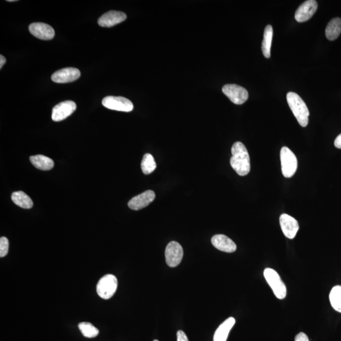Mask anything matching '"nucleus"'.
Masks as SVG:
<instances>
[{
    "label": "nucleus",
    "mask_w": 341,
    "mask_h": 341,
    "mask_svg": "<svg viewBox=\"0 0 341 341\" xmlns=\"http://www.w3.org/2000/svg\"><path fill=\"white\" fill-rule=\"evenodd\" d=\"M232 157L230 159L231 166L238 175H247L250 171V159L247 148L240 142H237L232 148Z\"/></svg>",
    "instance_id": "f257e3e1"
},
{
    "label": "nucleus",
    "mask_w": 341,
    "mask_h": 341,
    "mask_svg": "<svg viewBox=\"0 0 341 341\" xmlns=\"http://www.w3.org/2000/svg\"><path fill=\"white\" fill-rule=\"evenodd\" d=\"M287 101L299 124L302 127L309 124L310 112L305 101L298 94L289 92L287 94Z\"/></svg>",
    "instance_id": "f03ea898"
},
{
    "label": "nucleus",
    "mask_w": 341,
    "mask_h": 341,
    "mask_svg": "<svg viewBox=\"0 0 341 341\" xmlns=\"http://www.w3.org/2000/svg\"><path fill=\"white\" fill-rule=\"evenodd\" d=\"M264 278L278 299L286 298L287 289L279 274L273 269L267 268L263 272Z\"/></svg>",
    "instance_id": "7ed1b4c3"
},
{
    "label": "nucleus",
    "mask_w": 341,
    "mask_h": 341,
    "mask_svg": "<svg viewBox=\"0 0 341 341\" xmlns=\"http://www.w3.org/2000/svg\"><path fill=\"white\" fill-rule=\"evenodd\" d=\"M282 173L285 178H291L298 168L296 156L288 147H283L280 153Z\"/></svg>",
    "instance_id": "20e7f679"
},
{
    "label": "nucleus",
    "mask_w": 341,
    "mask_h": 341,
    "mask_svg": "<svg viewBox=\"0 0 341 341\" xmlns=\"http://www.w3.org/2000/svg\"><path fill=\"white\" fill-rule=\"evenodd\" d=\"M118 287V280L114 275L107 274L97 284V293L101 298L108 299L114 295Z\"/></svg>",
    "instance_id": "39448f33"
},
{
    "label": "nucleus",
    "mask_w": 341,
    "mask_h": 341,
    "mask_svg": "<svg viewBox=\"0 0 341 341\" xmlns=\"http://www.w3.org/2000/svg\"><path fill=\"white\" fill-rule=\"evenodd\" d=\"M222 91L230 101L235 104H243L248 99L247 89L236 84H227L222 87Z\"/></svg>",
    "instance_id": "423d86ee"
},
{
    "label": "nucleus",
    "mask_w": 341,
    "mask_h": 341,
    "mask_svg": "<svg viewBox=\"0 0 341 341\" xmlns=\"http://www.w3.org/2000/svg\"><path fill=\"white\" fill-rule=\"evenodd\" d=\"M102 104L106 108L123 112H130L133 109L132 101L121 96H107L102 99Z\"/></svg>",
    "instance_id": "0eeeda50"
},
{
    "label": "nucleus",
    "mask_w": 341,
    "mask_h": 341,
    "mask_svg": "<svg viewBox=\"0 0 341 341\" xmlns=\"http://www.w3.org/2000/svg\"><path fill=\"white\" fill-rule=\"evenodd\" d=\"M166 263L170 268H175L181 263L183 256V250L179 243L171 242L166 247L165 251Z\"/></svg>",
    "instance_id": "6e6552de"
},
{
    "label": "nucleus",
    "mask_w": 341,
    "mask_h": 341,
    "mask_svg": "<svg viewBox=\"0 0 341 341\" xmlns=\"http://www.w3.org/2000/svg\"><path fill=\"white\" fill-rule=\"evenodd\" d=\"M77 108L75 102L65 101L56 104L53 108L52 120L54 122H61L70 117Z\"/></svg>",
    "instance_id": "1a4fd4ad"
},
{
    "label": "nucleus",
    "mask_w": 341,
    "mask_h": 341,
    "mask_svg": "<svg viewBox=\"0 0 341 341\" xmlns=\"http://www.w3.org/2000/svg\"><path fill=\"white\" fill-rule=\"evenodd\" d=\"M80 77L81 71L79 69L68 67L56 71L51 76V80L58 84L70 83L78 80Z\"/></svg>",
    "instance_id": "9d476101"
},
{
    "label": "nucleus",
    "mask_w": 341,
    "mask_h": 341,
    "mask_svg": "<svg viewBox=\"0 0 341 341\" xmlns=\"http://www.w3.org/2000/svg\"><path fill=\"white\" fill-rule=\"evenodd\" d=\"M318 9L315 0H308L302 3L296 10L294 17L297 22H305L311 19Z\"/></svg>",
    "instance_id": "9b49d317"
},
{
    "label": "nucleus",
    "mask_w": 341,
    "mask_h": 341,
    "mask_svg": "<svg viewBox=\"0 0 341 341\" xmlns=\"http://www.w3.org/2000/svg\"><path fill=\"white\" fill-rule=\"evenodd\" d=\"M29 29L30 34L40 40H51L55 37V30L51 25L45 23H32L29 25Z\"/></svg>",
    "instance_id": "f8f14e48"
},
{
    "label": "nucleus",
    "mask_w": 341,
    "mask_h": 341,
    "mask_svg": "<svg viewBox=\"0 0 341 341\" xmlns=\"http://www.w3.org/2000/svg\"><path fill=\"white\" fill-rule=\"evenodd\" d=\"M279 222L285 237L289 239H293L299 230L298 221L291 215L283 214L279 218Z\"/></svg>",
    "instance_id": "ddd939ff"
},
{
    "label": "nucleus",
    "mask_w": 341,
    "mask_h": 341,
    "mask_svg": "<svg viewBox=\"0 0 341 341\" xmlns=\"http://www.w3.org/2000/svg\"><path fill=\"white\" fill-rule=\"evenodd\" d=\"M156 194L153 191H147L142 194L133 197L128 202V206L129 208L134 211H138L147 207L155 201Z\"/></svg>",
    "instance_id": "4468645a"
},
{
    "label": "nucleus",
    "mask_w": 341,
    "mask_h": 341,
    "mask_svg": "<svg viewBox=\"0 0 341 341\" xmlns=\"http://www.w3.org/2000/svg\"><path fill=\"white\" fill-rule=\"evenodd\" d=\"M127 19V15L124 12L109 11L102 15L98 20V24L102 27L115 26Z\"/></svg>",
    "instance_id": "2eb2a0df"
},
{
    "label": "nucleus",
    "mask_w": 341,
    "mask_h": 341,
    "mask_svg": "<svg viewBox=\"0 0 341 341\" xmlns=\"http://www.w3.org/2000/svg\"><path fill=\"white\" fill-rule=\"evenodd\" d=\"M212 244L217 249L227 253L235 252L237 245L232 239L224 235H214L211 239Z\"/></svg>",
    "instance_id": "dca6fc26"
},
{
    "label": "nucleus",
    "mask_w": 341,
    "mask_h": 341,
    "mask_svg": "<svg viewBox=\"0 0 341 341\" xmlns=\"http://www.w3.org/2000/svg\"><path fill=\"white\" fill-rule=\"evenodd\" d=\"M236 320L233 317L228 318L220 324L214 335L213 341H226L231 330L235 324Z\"/></svg>",
    "instance_id": "f3484780"
},
{
    "label": "nucleus",
    "mask_w": 341,
    "mask_h": 341,
    "mask_svg": "<svg viewBox=\"0 0 341 341\" xmlns=\"http://www.w3.org/2000/svg\"><path fill=\"white\" fill-rule=\"evenodd\" d=\"M341 33V19L337 17L332 19L328 23L325 29V35L327 40L334 41L339 36Z\"/></svg>",
    "instance_id": "a211bd4d"
},
{
    "label": "nucleus",
    "mask_w": 341,
    "mask_h": 341,
    "mask_svg": "<svg viewBox=\"0 0 341 341\" xmlns=\"http://www.w3.org/2000/svg\"><path fill=\"white\" fill-rule=\"evenodd\" d=\"M30 161L34 167L40 170L49 171L54 167V161L45 156L40 155L30 156Z\"/></svg>",
    "instance_id": "6ab92c4d"
},
{
    "label": "nucleus",
    "mask_w": 341,
    "mask_h": 341,
    "mask_svg": "<svg viewBox=\"0 0 341 341\" xmlns=\"http://www.w3.org/2000/svg\"><path fill=\"white\" fill-rule=\"evenodd\" d=\"M273 37V28L272 25H267L264 30L263 40L261 44V51L266 58L271 57L272 41Z\"/></svg>",
    "instance_id": "aec40b11"
},
{
    "label": "nucleus",
    "mask_w": 341,
    "mask_h": 341,
    "mask_svg": "<svg viewBox=\"0 0 341 341\" xmlns=\"http://www.w3.org/2000/svg\"><path fill=\"white\" fill-rule=\"evenodd\" d=\"M12 200L17 206L23 209H29L33 207L32 199L24 192H15L12 195Z\"/></svg>",
    "instance_id": "412c9836"
},
{
    "label": "nucleus",
    "mask_w": 341,
    "mask_h": 341,
    "mask_svg": "<svg viewBox=\"0 0 341 341\" xmlns=\"http://www.w3.org/2000/svg\"><path fill=\"white\" fill-rule=\"evenodd\" d=\"M329 299L333 309L341 313V286H334L329 294Z\"/></svg>",
    "instance_id": "4be33fe9"
},
{
    "label": "nucleus",
    "mask_w": 341,
    "mask_h": 341,
    "mask_svg": "<svg viewBox=\"0 0 341 341\" xmlns=\"http://www.w3.org/2000/svg\"><path fill=\"white\" fill-rule=\"evenodd\" d=\"M141 168H142L143 174H145L152 173L156 170V161L153 156L150 154H146L143 156L142 163H141Z\"/></svg>",
    "instance_id": "5701e85b"
},
{
    "label": "nucleus",
    "mask_w": 341,
    "mask_h": 341,
    "mask_svg": "<svg viewBox=\"0 0 341 341\" xmlns=\"http://www.w3.org/2000/svg\"><path fill=\"white\" fill-rule=\"evenodd\" d=\"M82 334L87 338L96 337L99 334V330L89 322H81L79 325Z\"/></svg>",
    "instance_id": "b1692460"
},
{
    "label": "nucleus",
    "mask_w": 341,
    "mask_h": 341,
    "mask_svg": "<svg viewBox=\"0 0 341 341\" xmlns=\"http://www.w3.org/2000/svg\"><path fill=\"white\" fill-rule=\"evenodd\" d=\"M9 242L6 237L0 238V256L4 257L9 252Z\"/></svg>",
    "instance_id": "393cba45"
},
{
    "label": "nucleus",
    "mask_w": 341,
    "mask_h": 341,
    "mask_svg": "<svg viewBox=\"0 0 341 341\" xmlns=\"http://www.w3.org/2000/svg\"><path fill=\"white\" fill-rule=\"evenodd\" d=\"M177 341H189L185 333L182 330L177 332Z\"/></svg>",
    "instance_id": "a878e982"
},
{
    "label": "nucleus",
    "mask_w": 341,
    "mask_h": 341,
    "mask_svg": "<svg viewBox=\"0 0 341 341\" xmlns=\"http://www.w3.org/2000/svg\"><path fill=\"white\" fill-rule=\"evenodd\" d=\"M294 341H310L309 337L304 332H300L296 335Z\"/></svg>",
    "instance_id": "bb28decb"
},
{
    "label": "nucleus",
    "mask_w": 341,
    "mask_h": 341,
    "mask_svg": "<svg viewBox=\"0 0 341 341\" xmlns=\"http://www.w3.org/2000/svg\"><path fill=\"white\" fill-rule=\"evenodd\" d=\"M334 145L335 147L341 148V133L338 135L334 141Z\"/></svg>",
    "instance_id": "cd10ccee"
},
{
    "label": "nucleus",
    "mask_w": 341,
    "mask_h": 341,
    "mask_svg": "<svg viewBox=\"0 0 341 341\" xmlns=\"http://www.w3.org/2000/svg\"><path fill=\"white\" fill-rule=\"evenodd\" d=\"M6 58L2 55H0V68H2L3 66L6 63Z\"/></svg>",
    "instance_id": "c85d7f7f"
},
{
    "label": "nucleus",
    "mask_w": 341,
    "mask_h": 341,
    "mask_svg": "<svg viewBox=\"0 0 341 341\" xmlns=\"http://www.w3.org/2000/svg\"><path fill=\"white\" fill-rule=\"evenodd\" d=\"M153 341H159V340H157V339H156V340H154Z\"/></svg>",
    "instance_id": "c756f323"
}]
</instances>
